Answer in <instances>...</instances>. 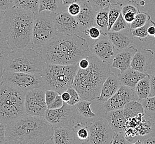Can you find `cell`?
<instances>
[{
    "label": "cell",
    "mask_w": 155,
    "mask_h": 144,
    "mask_svg": "<svg viewBox=\"0 0 155 144\" xmlns=\"http://www.w3.org/2000/svg\"><path fill=\"white\" fill-rule=\"evenodd\" d=\"M40 1L41 0H15V6L32 12L35 15L39 12Z\"/></svg>",
    "instance_id": "cell-33"
},
{
    "label": "cell",
    "mask_w": 155,
    "mask_h": 144,
    "mask_svg": "<svg viewBox=\"0 0 155 144\" xmlns=\"http://www.w3.org/2000/svg\"><path fill=\"white\" fill-rule=\"evenodd\" d=\"M88 58L90 66L86 69L78 68L72 87L81 100L92 101L99 98L103 85L111 73L110 65L93 54Z\"/></svg>",
    "instance_id": "cell-4"
},
{
    "label": "cell",
    "mask_w": 155,
    "mask_h": 144,
    "mask_svg": "<svg viewBox=\"0 0 155 144\" xmlns=\"http://www.w3.org/2000/svg\"><path fill=\"white\" fill-rule=\"evenodd\" d=\"M15 6V0H0V10L6 11Z\"/></svg>",
    "instance_id": "cell-46"
},
{
    "label": "cell",
    "mask_w": 155,
    "mask_h": 144,
    "mask_svg": "<svg viewBox=\"0 0 155 144\" xmlns=\"http://www.w3.org/2000/svg\"><path fill=\"white\" fill-rule=\"evenodd\" d=\"M43 87L28 91L25 97V113L33 116L44 117L48 109Z\"/></svg>",
    "instance_id": "cell-11"
},
{
    "label": "cell",
    "mask_w": 155,
    "mask_h": 144,
    "mask_svg": "<svg viewBox=\"0 0 155 144\" xmlns=\"http://www.w3.org/2000/svg\"><path fill=\"white\" fill-rule=\"evenodd\" d=\"M61 96L62 100L65 103H68V101L70 100V94L67 91L63 92L62 94H61Z\"/></svg>",
    "instance_id": "cell-51"
},
{
    "label": "cell",
    "mask_w": 155,
    "mask_h": 144,
    "mask_svg": "<svg viewBox=\"0 0 155 144\" xmlns=\"http://www.w3.org/2000/svg\"><path fill=\"white\" fill-rule=\"evenodd\" d=\"M154 54V52L151 50L140 47L133 58L131 68L139 72L146 73L151 69Z\"/></svg>",
    "instance_id": "cell-17"
},
{
    "label": "cell",
    "mask_w": 155,
    "mask_h": 144,
    "mask_svg": "<svg viewBox=\"0 0 155 144\" xmlns=\"http://www.w3.org/2000/svg\"><path fill=\"white\" fill-rule=\"evenodd\" d=\"M90 125L74 122L73 128L77 144H88L90 139L89 128Z\"/></svg>",
    "instance_id": "cell-27"
},
{
    "label": "cell",
    "mask_w": 155,
    "mask_h": 144,
    "mask_svg": "<svg viewBox=\"0 0 155 144\" xmlns=\"http://www.w3.org/2000/svg\"><path fill=\"white\" fill-rule=\"evenodd\" d=\"M12 51V48L0 29V78H2L5 66Z\"/></svg>",
    "instance_id": "cell-28"
},
{
    "label": "cell",
    "mask_w": 155,
    "mask_h": 144,
    "mask_svg": "<svg viewBox=\"0 0 155 144\" xmlns=\"http://www.w3.org/2000/svg\"><path fill=\"white\" fill-rule=\"evenodd\" d=\"M134 89L136 100L141 103L143 100L149 97L151 91L150 74H147L140 81Z\"/></svg>",
    "instance_id": "cell-26"
},
{
    "label": "cell",
    "mask_w": 155,
    "mask_h": 144,
    "mask_svg": "<svg viewBox=\"0 0 155 144\" xmlns=\"http://www.w3.org/2000/svg\"><path fill=\"white\" fill-rule=\"evenodd\" d=\"M53 143L77 144L73 126H63L54 128Z\"/></svg>",
    "instance_id": "cell-24"
},
{
    "label": "cell",
    "mask_w": 155,
    "mask_h": 144,
    "mask_svg": "<svg viewBox=\"0 0 155 144\" xmlns=\"http://www.w3.org/2000/svg\"><path fill=\"white\" fill-rule=\"evenodd\" d=\"M150 19H151V16L147 13L140 12L136 15L133 22L130 24V29L131 31L134 29L142 27L145 25Z\"/></svg>",
    "instance_id": "cell-35"
},
{
    "label": "cell",
    "mask_w": 155,
    "mask_h": 144,
    "mask_svg": "<svg viewBox=\"0 0 155 144\" xmlns=\"http://www.w3.org/2000/svg\"><path fill=\"white\" fill-rule=\"evenodd\" d=\"M123 109L124 116L129 119L137 116L141 114H144V109L141 103L136 100H132L127 104Z\"/></svg>",
    "instance_id": "cell-30"
},
{
    "label": "cell",
    "mask_w": 155,
    "mask_h": 144,
    "mask_svg": "<svg viewBox=\"0 0 155 144\" xmlns=\"http://www.w3.org/2000/svg\"><path fill=\"white\" fill-rule=\"evenodd\" d=\"M84 0H62V2L64 6H68L70 4L73 3H80Z\"/></svg>",
    "instance_id": "cell-52"
},
{
    "label": "cell",
    "mask_w": 155,
    "mask_h": 144,
    "mask_svg": "<svg viewBox=\"0 0 155 144\" xmlns=\"http://www.w3.org/2000/svg\"><path fill=\"white\" fill-rule=\"evenodd\" d=\"M147 74V73L139 72L130 67L120 72L118 77L122 85L134 88L137 83Z\"/></svg>",
    "instance_id": "cell-25"
},
{
    "label": "cell",
    "mask_w": 155,
    "mask_h": 144,
    "mask_svg": "<svg viewBox=\"0 0 155 144\" xmlns=\"http://www.w3.org/2000/svg\"><path fill=\"white\" fill-rule=\"evenodd\" d=\"M145 4V2L144 1H141L140 2L139 5L141 6H143Z\"/></svg>",
    "instance_id": "cell-57"
},
{
    "label": "cell",
    "mask_w": 155,
    "mask_h": 144,
    "mask_svg": "<svg viewBox=\"0 0 155 144\" xmlns=\"http://www.w3.org/2000/svg\"><path fill=\"white\" fill-rule=\"evenodd\" d=\"M135 16H136V14L134 12H131L126 13L125 15H123L125 21L129 25L131 23L133 22Z\"/></svg>",
    "instance_id": "cell-49"
},
{
    "label": "cell",
    "mask_w": 155,
    "mask_h": 144,
    "mask_svg": "<svg viewBox=\"0 0 155 144\" xmlns=\"http://www.w3.org/2000/svg\"><path fill=\"white\" fill-rule=\"evenodd\" d=\"M90 47L91 54L109 63L115 54L114 47L107 35H102L94 40Z\"/></svg>",
    "instance_id": "cell-16"
},
{
    "label": "cell",
    "mask_w": 155,
    "mask_h": 144,
    "mask_svg": "<svg viewBox=\"0 0 155 144\" xmlns=\"http://www.w3.org/2000/svg\"><path fill=\"white\" fill-rule=\"evenodd\" d=\"M64 101L62 100L61 94H59L56 96L55 100L53 103L48 107V109H56L61 108L64 104Z\"/></svg>",
    "instance_id": "cell-44"
},
{
    "label": "cell",
    "mask_w": 155,
    "mask_h": 144,
    "mask_svg": "<svg viewBox=\"0 0 155 144\" xmlns=\"http://www.w3.org/2000/svg\"><path fill=\"white\" fill-rule=\"evenodd\" d=\"M83 33L86 36H88L90 38L94 40L98 39L103 35L102 31H101V29L96 26H93L86 29L83 32Z\"/></svg>",
    "instance_id": "cell-40"
},
{
    "label": "cell",
    "mask_w": 155,
    "mask_h": 144,
    "mask_svg": "<svg viewBox=\"0 0 155 144\" xmlns=\"http://www.w3.org/2000/svg\"><path fill=\"white\" fill-rule=\"evenodd\" d=\"M155 23L154 21H153L151 19L149 20L146 24L139 28L134 29L131 30V34L133 37H137L140 39V41L144 42L146 41L147 37L149 36L148 33V28L151 25Z\"/></svg>",
    "instance_id": "cell-34"
},
{
    "label": "cell",
    "mask_w": 155,
    "mask_h": 144,
    "mask_svg": "<svg viewBox=\"0 0 155 144\" xmlns=\"http://www.w3.org/2000/svg\"><path fill=\"white\" fill-rule=\"evenodd\" d=\"M81 9L80 3H73L68 5L67 10L71 16L76 17L80 12Z\"/></svg>",
    "instance_id": "cell-43"
},
{
    "label": "cell",
    "mask_w": 155,
    "mask_h": 144,
    "mask_svg": "<svg viewBox=\"0 0 155 144\" xmlns=\"http://www.w3.org/2000/svg\"><path fill=\"white\" fill-rule=\"evenodd\" d=\"M88 144H110L114 134L106 118H98L90 125Z\"/></svg>",
    "instance_id": "cell-12"
},
{
    "label": "cell",
    "mask_w": 155,
    "mask_h": 144,
    "mask_svg": "<svg viewBox=\"0 0 155 144\" xmlns=\"http://www.w3.org/2000/svg\"><path fill=\"white\" fill-rule=\"evenodd\" d=\"M79 67L46 63L41 75L45 89L56 91L61 94L72 86Z\"/></svg>",
    "instance_id": "cell-6"
},
{
    "label": "cell",
    "mask_w": 155,
    "mask_h": 144,
    "mask_svg": "<svg viewBox=\"0 0 155 144\" xmlns=\"http://www.w3.org/2000/svg\"><path fill=\"white\" fill-rule=\"evenodd\" d=\"M55 22L59 34L76 35L81 32L76 17L71 16L67 9L56 14Z\"/></svg>",
    "instance_id": "cell-15"
},
{
    "label": "cell",
    "mask_w": 155,
    "mask_h": 144,
    "mask_svg": "<svg viewBox=\"0 0 155 144\" xmlns=\"http://www.w3.org/2000/svg\"><path fill=\"white\" fill-rule=\"evenodd\" d=\"M129 1V0H116V1L119 2H121V3H123V2H124L125 1Z\"/></svg>",
    "instance_id": "cell-58"
},
{
    "label": "cell",
    "mask_w": 155,
    "mask_h": 144,
    "mask_svg": "<svg viewBox=\"0 0 155 144\" xmlns=\"http://www.w3.org/2000/svg\"><path fill=\"white\" fill-rule=\"evenodd\" d=\"M122 84L118 76L111 73L103 85L99 98L97 101L99 104L104 103L114 95Z\"/></svg>",
    "instance_id": "cell-22"
},
{
    "label": "cell",
    "mask_w": 155,
    "mask_h": 144,
    "mask_svg": "<svg viewBox=\"0 0 155 144\" xmlns=\"http://www.w3.org/2000/svg\"><path fill=\"white\" fill-rule=\"evenodd\" d=\"M107 35L117 51L124 50L133 43L134 37L130 28L119 32L109 31Z\"/></svg>",
    "instance_id": "cell-21"
},
{
    "label": "cell",
    "mask_w": 155,
    "mask_h": 144,
    "mask_svg": "<svg viewBox=\"0 0 155 144\" xmlns=\"http://www.w3.org/2000/svg\"><path fill=\"white\" fill-rule=\"evenodd\" d=\"M54 128L44 117L27 113L7 124L6 144H45L53 141Z\"/></svg>",
    "instance_id": "cell-2"
},
{
    "label": "cell",
    "mask_w": 155,
    "mask_h": 144,
    "mask_svg": "<svg viewBox=\"0 0 155 144\" xmlns=\"http://www.w3.org/2000/svg\"><path fill=\"white\" fill-rule=\"evenodd\" d=\"M124 135L130 144H134L137 140L143 144L144 139L155 135L152 118L144 113L127 119Z\"/></svg>",
    "instance_id": "cell-9"
},
{
    "label": "cell",
    "mask_w": 155,
    "mask_h": 144,
    "mask_svg": "<svg viewBox=\"0 0 155 144\" xmlns=\"http://www.w3.org/2000/svg\"><path fill=\"white\" fill-rule=\"evenodd\" d=\"M68 9L64 6L62 0H41L38 13L48 11L58 14Z\"/></svg>",
    "instance_id": "cell-29"
},
{
    "label": "cell",
    "mask_w": 155,
    "mask_h": 144,
    "mask_svg": "<svg viewBox=\"0 0 155 144\" xmlns=\"http://www.w3.org/2000/svg\"><path fill=\"white\" fill-rule=\"evenodd\" d=\"M67 91L70 94L71 98H70V100L66 103L68 104L71 106H74L75 104H76L80 100H81V97L78 94V93L74 87H71L70 88H68Z\"/></svg>",
    "instance_id": "cell-41"
},
{
    "label": "cell",
    "mask_w": 155,
    "mask_h": 144,
    "mask_svg": "<svg viewBox=\"0 0 155 144\" xmlns=\"http://www.w3.org/2000/svg\"><path fill=\"white\" fill-rule=\"evenodd\" d=\"M108 12L109 8H107L99 10L96 15V25L101 29L103 35H106L108 32Z\"/></svg>",
    "instance_id": "cell-31"
},
{
    "label": "cell",
    "mask_w": 155,
    "mask_h": 144,
    "mask_svg": "<svg viewBox=\"0 0 155 144\" xmlns=\"http://www.w3.org/2000/svg\"><path fill=\"white\" fill-rule=\"evenodd\" d=\"M148 33L150 36H153L155 33V23L150 26L148 28Z\"/></svg>",
    "instance_id": "cell-54"
},
{
    "label": "cell",
    "mask_w": 155,
    "mask_h": 144,
    "mask_svg": "<svg viewBox=\"0 0 155 144\" xmlns=\"http://www.w3.org/2000/svg\"><path fill=\"white\" fill-rule=\"evenodd\" d=\"M1 78L2 81L8 82L25 93L43 87L40 73L3 72Z\"/></svg>",
    "instance_id": "cell-10"
},
{
    "label": "cell",
    "mask_w": 155,
    "mask_h": 144,
    "mask_svg": "<svg viewBox=\"0 0 155 144\" xmlns=\"http://www.w3.org/2000/svg\"><path fill=\"white\" fill-rule=\"evenodd\" d=\"M153 37H155V35H154V36H153Z\"/></svg>",
    "instance_id": "cell-59"
},
{
    "label": "cell",
    "mask_w": 155,
    "mask_h": 144,
    "mask_svg": "<svg viewBox=\"0 0 155 144\" xmlns=\"http://www.w3.org/2000/svg\"><path fill=\"white\" fill-rule=\"evenodd\" d=\"M2 79V78H0V79Z\"/></svg>",
    "instance_id": "cell-60"
},
{
    "label": "cell",
    "mask_w": 155,
    "mask_h": 144,
    "mask_svg": "<svg viewBox=\"0 0 155 144\" xmlns=\"http://www.w3.org/2000/svg\"><path fill=\"white\" fill-rule=\"evenodd\" d=\"M59 93L56 91L53 90H48L46 89L45 91V101L48 107L52 103L53 101L55 100L56 96Z\"/></svg>",
    "instance_id": "cell-45"
},
{
    "label": "cell",
    "mask_w": 155,
    "mask_h": 144,
    "mask_svg": "<svg viewBox=\"0 0 155 144\" xmlns=\"http://www.w3.org/2000/svg\"><path fill=\"white\" fill-rule=\"evenodd\" d=\"M1 79H0V80H1Z\"/></svg>",
    "instance_id": "cell-61"
},
{
    "label": "cell",
    "mask_w": 155,
    "mask_h": 144,
    "mask_svg": "<svg viewBox=\"0 0 155 144\" xmlns=\"http://www.w3.org/2000/svg\"><path fill=\"white\" fill-rule=\"evenodd\" d=\"M34 13L16 6L5 11L1 28L4 37L12 50L31 48Z\"/></svg>",
    "instance_id": "cell-3"
},
{
    "label": "cell",
    "mask_w": 155,
    "mask_h": 144,
    "mask_svg": "<svg viewBox=\"0 0 155 144\" xmlns=\"http://www.w3.org/2000/svg\"><path fill=\"white\" fill-rule=\"evenodd\" d=\"M150 80L151 91L149 97H153L155 96V72H152L151 74H150Z\"/></svg>",
    "instance_id": "cell-48"
},
{
    "label": "cell",
    "mask_w": 155,
    "mask_h": 144,
    "mask_svg": "<svg viewBox=\"0 0 155 144\" xmlns=\"http://www.w3.org/2000/svg\"><path fill=\"white\" fill-rule=\"evenodd\" d=\"M45 64L41 52L32 48L12 50L5 66L3 72L41 73Z\"/></svg>",
    "instance_id": "cell-7"
},
{
    "label": "cell",
    "mask_w": 155,
    "mask_h": 144,
    "mask_svg": "<svg viewBox=\"0 0 155 144\" xmlns=\"http://www.w3.org/2000/svg\"><path fill=\"white\" fill-rule=\"evenodd\" d=\"M79 68L82 69H87L90 66V60L87 58H83L80 60V61L78 63Z\"/></svg>",
    "instance_id": "cell-50"
},
{
    "label": "cell",
    "mask_w": 155,
    "mask_h": 144,
    "mask_svg": "<svg viewBox=\"0 0 155 144\" xmlns=\"http://www.w3.org/2000/svg\"><path fill=\"white\" fill-rule=\"evenodd\" d=\"M56 13L44 11L35 15L32 31V48L40 52L41 48L58 35L55 19Z\"/></svg>",
    "instance_id": "cell-8"
},
{
    "label": "cell",
    "mask_w": 155,
    "mask_h": 144,
    "mask_svg": "<svg viewBox=\"0 0 155 144\" xmlns=\"http://www.w3.org/2000/svg\"><path fill=\"white\" fill-rule=\"evenodd\" d=\"M130 25L127 23V22L125 21L124 17L123 16L122 13L119 16L118 19L114 22V25L112 26L111 30L110 31L112 32H119L126 29L129 28Z\"/></svg>",
    "instance_id": "cell-39"
},
{
    "label": "cell",
    "mask_w": 155,
    "mask_h": 144,
    "mask_svg": "<svg viewBox=\"0 0 155 144\" xmlns=\"http://www.w3.org/2000/svg\"><path fill=\"white\" fill-rule=\"evenodd\" d=\"M81 11L76 17L80 26L81 32H83L87 28L96 25L95 18L96 12L93 9L90 2L84 0L80 3Z\"/></svg>",
    "instance_id": "cell-20"
},
{
    "label": "cell",
    "mask_w": 155,
    "mask_h": 144,
    "mask_svg": "<svg viewBox=\"0 0 155 144\" xmlns=\"http://www.w3.org/2000/svg\"><path fill=\"white\" fill-rule=\"evenodd\" d=\"M44 118L51 124L53 128L73 126L74 122L73 107L65 102L61 108L48 109Z\"/></svg>",
    "instance_id": "cell-13"
},
{
    "label": "cell",
    "mask_w": 155,
    "mask_h": 144,
    "mask_svg": "<svg viewBox=\"0 0 155 144\" xmlns=\"http://www.w3.org/2000/svg\"><path fill=\"white\" fill-rule=\"evenodd\" d=\"M121 9V13L123 15L126 13L134 12L136 15L140 12L139 9V3L137 1L135 0H129L125 1Z\"/></svg>",
    "instance_id": "cell-37"
},
{
    "label": "cell",
    "mask_w": 155,
    "mask_h": 144,
    "mask_svg": "<svg viewBox=\"0 0 155 144\" xmlns=\"http://www.w3.org/2000/svg\"><path fill=\"white\" fill-rule=\"evenodd\" d=\"M152 122H153V129H154V132L155 134V116L152 117Z\"/></svg>",
    "instance_id": "cell-56"
},
{
    "label": "cell",
    "mask_w": 155,
    "mask_h": 144,
    "mask_svg": "<svg viewBox=\"0 0 155 144\" xmlns=\"http://www.w3.org/2000/svg\"><path fill=\"white\" fill-rule=\"evenodd\" d=\"M143 144H155V135L146 138L143 141Z\"/></svg>",
    "instance_id": "cell-53"
},
{
    "label": "cell",
    "mask_w": 155,
    "mask_h": 144,
    "mask_svg": "<svg viewBox=\"0 0 155 144\" xmlns=\"http://www.w3.org/2000/svg\"><path fill=\"white\" fill-rule=\"evenodd\" d=\"M40 52L45 63L60 65L78 64L91 54L86 39L78 34H58L44 45Z\"/></svg>",
    "instance_id": "cell-1"
},
{
    "label": "cell",
    "mask_w": 155,
    "mask_h": 144,
    "mask_svg": "<svg viewBox=\"0 0 155 144\" xmlns=\"http://www.w3.org/2000/svg\"><path fill=\"white\" fill-rule=\"evenodd\" d=\"M134 100H136L134 88L121 85L114 95L103 103V107L105 113H108L123 109L127 104Z\"/></svg>",
    "instance_id": "cell-14"
},
{
    "label": "cell",
    "mask_w": 155,
    "mask_h": 144,
    "mask_svg": "<svg viewBox=\"0 0 155 144\" xmlns=\"http://www.w3.org/2000/svg\"><path fill=\"white\" fill-rule=\"evenodd\" d=\"M0 122H1V121H0Z\"/></svg>",
    "instance_id": "cell-62"
},
{
    "label": "cell",
    "mask_w": 155,
    "mask_h": 144,
    "mask_svg": "<svg viewBox=\"0 0 155 144\" xmlns=\"http://www.w3.org/2000/svg\"><path fill=\"white\" fill-rule=\"evenodd\" d=\"M90 2L93 9L98 12L101 9L109 8L110 4L117 1L116 0H87Z\"/></svg>",
    "instance_id": "cell-38"
},
{
    "label": "cell",
    "mask_w": 155,
    "mask_h": 144,
    "mask_svg": "<svg viewBox=\"0 0 155 144\" xmlns=\"http://www.w3.org/2000/svg\"><path fill=\"white\" fill-rule=\"evenodd\" d=\"M6 124L0 122V144H6Z\"/></svg>",
    "instance_id": "cell-47"
},
{
    "label": "cell",
    "mask_w": 155,
    "mask_h": 144,
    "mask_svg": "<svg viewBox=\"0 0 155 144\" xmlns=\"http://www.w3.org/2000/svg\"><path fill=\"white\" fill-rule=\"evenodd\" d=\"M5 14V11L0 10V29L1 28L2 23H3Z\"/></svg>",
    "instance_id": "cell-55"
},
{
    "label": "cell",
    "mask_w": 155,
    "mask_h": 144,
    "mask_svg": "<svg viewBox=\"0 0 155 144\" xmlns=\"http://www.w3.org/2000/svg\"><path fill=\"white\" fill-rule=\"evenodd\" d=\"M26 93L8 82L0 80V121L8 124L25 113Z\"/></svg>",
    "instance_id": "cell-5"
},
{
    "label": "cell",
    "mask_w": 155,
    "mask_h": 144,
    "mask_svg": "<svg viewBox=\"0 0 155 144\" xmlns=\"http://www.w3.org/2000/svg\"><path fill=\"white\" fill-rule=\"evenodd\" d=\"M123 3L116 2L112 3L109 7L108 12V32L111 30L112 26L114 25V22L118 19L119 15L121 12V9L123 7Z\"/></svg>",
    "instance_id": "cell-32"
},
{
    "label": "cell",
    "mask_w": 155,
    "mask_h": 144,
    "mask_svg": "<svg viewBox=\"0 0 155 144\" xmlns=\"http://www.w3.org/2000/svg\"><path fill=\"white\" fill-rule=\"evenodd\" d=\"M130 144L127 141V138L124 135V132H114V134L112 138V141L110 144Z\"/></svg>",
    "instance_id": "cell-42"
},
{
    "label": "cell",
    "mask_w": 155,
    "mask_h": 144,
    "mask_svg": "<svg viewBox=\"0 0 155 144\" xmlns=\"http://www.w3.org/2000/svg\"><path fill=\"white\" fill-rule=\"evenodd\" d=\"M145 114L150 117L155 116V96L149 97L141 102Z\"/></svg>",
    "instance_id": "cell-36"
},
{
    "label": "cell",
    "mask_w": 155,
    "mask_h": 144,
    "mask_svg": "<svg viewBox=\"0 0 155 144\" xmlns=\"http://www.w3.org/2000/svg\"><path fill=\"white\" fill-rule=\"evenodd\" d=\"M92 101L81 100L73 107L74 122L91 124L98 118L96 114L92 110Z\"/></svg>",
    "instance_id": "cell-18"
},
{
    "label": "cell",
    "mask_w": 155,
    "mask_h": 144,
    "mask_svg": "<svg viewBox=\"0 0 155 144\" xmlns=\"http://www.w3.org/2000/svg\"><path fill=\"white\" fill-rule=\"evenodd\" d=\"M137 49L133 46H130L122 50H118L115 53L112 60L110 67L119 69L120 72L130 67L131 63Z\"/></svg>",
    "instance_id": "cell-19"
},
{
    "label": "cell",
    "mask_w": 155,
    "mask_h": 144,
    "mask_svg": "<svg viewBox=\"0 0 155 144\" xmlns=\"http://www.w3.org/2000/svg\"><path fill=\"white\" fill-rule=\"evenodd\" d=\"M105 118L114 132H124L127 119L124 116L123 109L113 110L106 113Z\"/></svg>",
    "instance_id": "cell-23"
}]
</instances>
